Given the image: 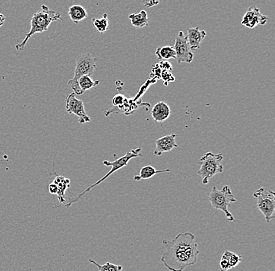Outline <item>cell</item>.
Listing matches in <instances>:
<instances>
[{"instance_id":"cell-29","label":"cell","mask_w":275,"mask_h":271,"mask_svg":"<svg viewBox=\"0 0 275 271\" xmlns=\"http://www.w3.org/2000/svg\"><path fill=\"white\" fill-rule=\"evenodd\" d=\"M144 5H146V7H151L153 6L157 5L159 4V1H153V0H150V1H146V2H143Z\"/></svg>"},{"instance_id":"cell-13","label":"cell","mask_w":275,"mask_h":271,"mask_svg":"<svg viewBox=\"0 0 275 271\" xmlns=\"http://www.w3.org/2000/svg\"><path fill=\"white\" fill-rule=\"evenodd\" d=\"M170 115V108L166 102H159L153 106L151 116L156 122L162 123Z\"/></svg>"},{"instance_id":"cell-28","label":"cell","mask_w":275,"mask_h":271,"mask_svg":"<svg viewBox=\"0 0 275 271\" xmlns=\"http://www.w3.org/2000/svg\"><path fill=\"white\" fill-rule=\"evenodd\" d=\"M48 191L51 195H57L58 192V187L54 182H52L48 185Z\"/></svg>"},{"instance_id":"cell-22","label":"cell","mask_w":275,"mask_h":271,"mask_svg":"<svg viewBox=\"0 0 275 271\" xmlns=\"http://www.w3.org/2000/svg\"><path fill=\"white\" fill-rule=\"evenodd\" d=\"M127 98H126L124 94L119 92L117 95H114V98H112V103L114 105V109L119 110L124 106L125 102H127Z\"/></svg>"},{"instance_id":"cell-1","label":"cell","mask_w":275,"mask_h":271,"mask_svg":"<svg viewBox=\"0 0 275 271\" xmlns=\"http://www.w3.org/2000/svg\"><path fill=\"white\" fill-rule=\"evenodd\" d=\"M194 234L186 232L178 234L173 240L163 239L166 251L162 254L160 262L170 271H184L197 262L200 250L195 242Z\"/></svg>"},{"instance_id":"cell-20","label":"cell","mask_w":275,"mask_h":271,"mask_svg":"<svg viewBox=\"0 0 275 271\" xmlns=\"http://www.w3.org/2000/svg\"><path fill=\"white\" fill-rule=\"evenodd\" d=\"M91 21H93V25H94L96 29L100 34H103V33L107 31L109 26L108 15H107V14H103L102 18H100V19L93 18Z\"/></svg>"},{"instance_id":"cell-26","label":"cell","mask_w":275,"mask_h":271,"mask_svg":"<svg viewBox=\"0 0 275 271\" xmlns=\"http://www.w3.org/2000/svg\"><path fill=\"white\" fill-rule=\"evenodd\" d=\"M162 70L160 69L159 64H156L153 67L151 73V78H154V79H160V75H161Z\"/></svg>"},{"instance_id":"cell-5","label":"cell","mask_w":275,"mask_h":271,"mask_svg":"<svg viewBox=\"0 0 275 271\" xmlns=\"http://www.w3.org/2000/svg\"><path fill=\"white\" fill-rule=\"evenodd\" d=\"M223 154H214L209 152L205 153L200 159V169L197 175L202 178V184L207 185L213 177L223 172Z\"/></svg>"},{"instance_id":"cell-24","label":"cell","mask_w":275,"mask_h":271,"mask_svg":"<svg viewBox=\"0 0 275 271\" xmlns=\"http://www.w3.org/2000/svg\"><path fill=\"white\" fill-rule=\"evenodd\" d=\"M229 250H226L222 255L220 261V269L219 271H229L231 269L230 265L228 262Z\"/></svg>"},{"instance_id":"cell-6","label":"cell","mask_w":275,"mask_h":271,"mask_svg":"<svg viewBox=\"0 0 275 271\" xmlns=\"http://www.w3.org/2000/svg\"><path fill=\"white\" fill-rule=\"evenodd\" d=\"M208 199L212 207L217 210H220L224 213L227 221L234 222L235 218L229 211L231 203L236 202L237 199L232 194L228 185H224L221 190H218L216 187H213L209 194Z\"/></svg>"},{"instance_id":"cell-9","label":"cell","mask_w":275,"mask_h":271,"mask_svg":"<svg viewBox=\"0 0 275 271\" xmlns=\"http://www.w3.org/2000/svg\"><path fill=\"white\" fill-rule=\"evenodd\" d=\"M174 51L176 53V60L178 64L181 63H191L193 61V52L190 49L187 38L185 36L183 31H180L175 39V44L174 45Z\"/></svg>"},{"instance_id":"cell-16","label":"cell","mask_w":275,"mask_h":271,"mask_svg":"<svg viewBox=\"0 0 275 271\" xmlns=\"http://www.w3.org/2000/svg\"><path fill=\"white\" fill-rule=\"evenodd\" d=\"M68 15L74 24H78L80 21L86 19L88 17V11H86L83 6L78 5V4L69 7Z\"/></svg>"},{"instance_id":"cell-12","label":"cell","mask_w":275,"mask_h":271,"mask_svg":"<svg viewBox=\"0 0 275 271\" xmlns=\"http://www.w3.org/2000/svg\"><path fill=\"white\" fill-rule=\"evenodd\" d=\"M206 31H200L198 27L188 28L186 38H187L188 43H189L192 52L200 49V44L206 38Z\"/></svg>"},{"instance_id":"cell-15","label":"cell","mask_w":275,"mask_h":271,"mask_svg":"<svg viewBox=\"0 0 275 271\" xmlns=\"http://www.w3.org/2000/svg\"><path fill=\"white\" fill-rule=\"evenodd\" d=\"M54 183L58 187V192H57V195L58 198L59 202L60 204H64L65 205V194L67 188L70 187V184H71V181L68 178H64V176H60V175H57L55 177L54 180Z\"/></svg>"},{"instance_id":"cell-30","label":"cell","mask_w":275,"mask_h":271,"mask_svg":"<svg viewBox=\"0 0 275 271\" xmlns=\"http://www.w3.org/2000/svg\"><path fill=\"white\" fill-rule=\"evenodd\" d=\"M5 16L4 14H0V28L3 26V24L5 22Z\"/></svg>"},{"instance_id":"cell-10","label":"cell","mask_w":275,"mask_h":271,"mask_svg":"<svg viewBox=\"0 0 275 271\" xmlns=\"http://www.w3.org/2000/svg\"><path fill=\"white\" fill-rule=\"evenodd\" d=\"M268 21V17L263 15L256 7H250L243 16L241 24L248 28H254L257 25H264Z\"/></svg>"},{"instance_id":"cell-14","label":"cell","mask_w":275,"mask_h":271,"mask_svg":"<svg viewBox=\"0 0 275 271\" xmlns=\"http://www.w3.org/2000/svg\"><path fill=\"white\" fill-rule=\"evenodd\" d=\"M169 172H170V169H168V168L158 171L151 165H146L141 168L139 175L134 177V181L139 182L140 180L150 179V178H153L154 175H158V174L169 173Z\"/></svg>"},{"instance_id":"cell-25","label":"cell","mask_w":275,"mask_h":271,"mask_svg":"<svg viewBox=\"0 0 275 271\" xmlns=\"http://www.w3.org/2000/svg\"><path fill=\"white\" fill-rule=\"evenodd\" d=\"M160 78L163 79V84L165 86H167L170 82H174V81H176L175 77L173 75L171 71H162Z\"/></svg>"},{"instance_id":"cell-19","label":"cell","mask_w":275,"mask_h":271,"mask_svg":"<svg viewBox=\"0 0 275 271\" xmlns=\"http://www.w3.org/2000/svg\"><path fill=\"white\" fill-rule=\"evenodd\" d=\"M100 80L93 81V78L89 75H84L78 79V85L83 92H87L94 87L100 84Z\"/></svg>"},{"instance_id":"cell-3","label":"cell","mask_w":275,"mask_h":271,"mask_svg":"<svg viewBox=\"0 0 275 271\" xmlns=\"http://www.w3.org/2000/svg\"><path fill=\"white\" fill-rule=\"evenodd\" d=\"M141 148H137V149H131V150L129 151L127 154L123 155L122 157L117 158V155L114 154V158H115V160L113 161V162H110V161L107 160L103 161V165H105V166L111 167V169L109 171L108 173H107V175H104L103 178H100L98 182L93 184V185H90L88 188H86L85 190L83 191L81 194H79V195L74 197V199H71V200L68 203L65 204L66 208H69L70 206H72L73 204L78 202L79 199H81L83 195H85V194L88 193V192H89L93 188H95V187L100 185V184L102 183V182H104V181H105L107 178H108L110 175L115 173L116 171H119V170L121 169V168L127 166V164H129V162H130L131 159L140 157V156H141Z\"/></svg>"},{"instance_id":"cell-17","label":"cell","mask_w":275,"mask_h":271,"mask_svg":"<svg viewBox=\"0 0 275 271\" xmlns=\"http://www.w3.org/2000/svg\"><path fill=\"white\" fill-rule=\"evenodd\" d=\"M129 19L134 28H142L148 25V14L146 11H141L140 13L130 14Z\"/></svg>"},{"instance_id":"cell-23","label":"cell","mask_w":275,"mask_h":271,"mask_svg":"<svg viewBox=\"0 0 275 271\" xmlns=\"http://www.w3.org/2000/svg\"><path fill=\"white\" fill-rule=\"evenodd\" d=\"M242 261V256L240 255L235 253V252H228V262L229 265H230L231 269H234Z\"/></svg>"},{"instance_id":"cell-18","label":"cell","mask_w":275,"mask_h":271,"mask_svg":"<svg viewBox=\"0 0 275 271\" xmlns=\"http://www.w3.org/2000/svg\"><path fill=\"white\" fill-rule=\"evenodd\" d=\"M156 55L159 60L176 59L174 46H163L157 48Z\"/></svg>"},{"instance_id":"cell-11","label":"cell","mask_w":275,"mask_h":271,"mask_svg":"<svg viewBox=\"0 0 275 271\" xmlns=\"http://www.w3.org/2000/svg\"><path fill=\"white\" fill-rule=\"evenodd\" d=\"M177 135L172 134V135H166V136L161 137L155 141L156 144V149H155L153 154L156 156H160L164 152H170L173 149L177 148V142H176V138Z\"/></svg>"},{"instance_id":"cell-2","label":"cell","mask_w":275,"mask_h":271,"mask_svg":"<svg viewBox=\"0 0 275 271\" xmlns=\"http://www.w3.org/2000/svg\"><path fill=\"white\" fill-rule=\"evenodd\" d=\"M57 21H63L62 17L57 11L49 9L45 4L41 6V10L33 15L31 20V29L25 35L22 42L15 45L17 50L21 51L25 48L28 40L37 33H43L48 30L51 23Z\"/></svg>"},{"instance_id":"cell-8","label":"cell","mask_w":275,"mask_h":271,"mask_svg":"<svg viewBox=\"0 0 275 271\" xmlns=\"http://www.w3.org/2000/svg\"><path fill=\"white\" fill-rule=\"evenodd\" d=\"M66 111L68 114L76 115L80 124H85L91 121V118L86 113L84 102L77 98L74 92L66 98Z\"/></svg>"},{"instance_id":"cell-21","label":"cell","mask_w":275,"mask_h":271,"mask_svg":"<svg viewBox=\"0 0 275 271\" xmlns=\"http://www.w3.org/2000/svg\"><path fill=\"white\" fill-rule=\"evenodd\" d=\"M89 262H91V264L94 265V266H97V269L99 271H122L123 266H119V265L114 264V263H111V262H106L104 265H100L97 263L96 261L93 260V259H90Z\"/></svg>"},{"instance_id":"cell-27","label":"cell","mask_w":275,"mask_h":271,"mask_svg":"<svg viewBox=\"0 0 275 271\" xmlns=\"http://www.w3.org/2000/svg\"><path fill=\"white\" fill-rule=\"evenodd\" d=\"M159 66H160V69H161L162 71H171L172 69H173V67H172L171 64L167 61H161V62L159 64Z\"/></svg>"},{"instance_id":"cell-4","label":"cell","mask_w":275,"mask_h":271,"mask_svg":"<svg viewBox=\"0 0 275 271\" xmlns=\"http://www.w3.org/2000/svg\"><path fill=\"white\" fill-rule=\"evenodd\" d=\"M97 58L89 53L81 54L77 57L74 77L67 82V85L72 88L73 92L76 95L84 94L78 85V79L84 75L91 76L93 75V73L97 69Z\"/></svg>"},{"instance_id":"cell-7","label":"cell","mask_w":275,"mask_h":271,"mask_svg":"<svg viewBox=\"0 0 275 271\" xmlns=\"http://www.w3.org/2000/svg\"><path fill=\"white\" fill-rule=\"evenodd\" d=\"M256 199V207L264 216L266 223L275 218V192L261 187L253 192Z\"/></svg>"}]
</instances>
